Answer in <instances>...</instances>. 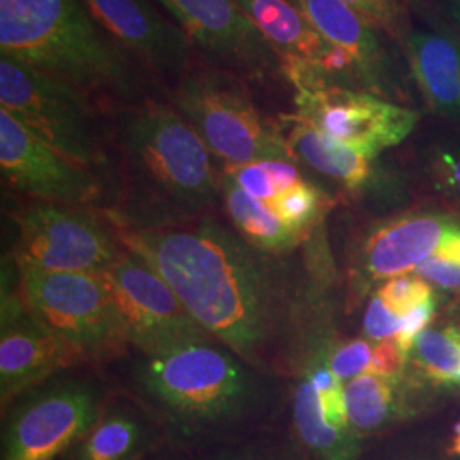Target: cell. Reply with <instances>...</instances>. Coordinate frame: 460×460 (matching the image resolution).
I'll list each match as a JSON object with an SVG mask.
<instances>
[{
  "label": "cell",
  "mask_w": 460,
  "mask_h": 460,
  "mask_svg": "<svg viewBox=\"0 0 460 460\" xmlns=\"http://www.w3.org/2000/svg\"><path fill=\"white\" fill-rule=\"evenodd\" d=\"M0 171L4 182L34 201L93 207L102 184L91 167L77 164L0 110Z\"/></svg>",
  "instance_id": "cell-14"
},
{
  "label": "cell",
  "mask_w": 460,
  "mask_h": 460,
  "mask_svg": "<svg viewBox=\"0 0 460 460\" xmlns=\"http://www.w3.org/2000/svg\"><path fill=\"white\" fill-rule=\"evenodd\" d=\"M401 326V315L397 314L380 298L378 294H374L363 317V332L372 341H384L394 338Z\"/></svg>",
  "instance_id": "cell-32"
},
{
  "label": "cell",
  "mask_w": 460,
  "mask_h": 460,
  "mask_svg": "<svg viewBox=\"0 0 460 460\" xmlns=\"http://www.w3.org/2000/svg\"><path fill=\"white\" fill-rule=\"evenodd\" d=\"M377 294L397 315L402 317L420 304L429 300L433 296V290L427 279L412 273L385 279Z\"/></svg>",
  "instance_id": "cell-29"
},
{
  "label": "cell",
  "mask_w": 460,
  "mask_h": 460,
  "mask_svg": "<svg viewBox=\"0 0 460 460\" xmlns=\"http://www.w3.org/2000/svg\"><path fill=\"white\" fill-rule=\"evenodd\" d=\"M445 5L448 11V16L460 30V0H445Z\"/></svg>",
  "instance_id": "cell-38"
},
{
  "label": "cell",
  "mask_w": 460,
  "mask_h": 460,
  "mask_svg": "<svg viewBox=\"0 0 460 460\" xmlns=\"http://www.w3.org/2000/svg\"><path fill=\"white\" fill-rule=\"evenodd\" d=\"M433 256H438V258H444V260H448L452 263L460 264V229L454 232Z\"/></svg>",
  "instance_id": "cell-37"
},
{
  "label": "cell",
  "mask_w": 460,
  "mask_h": 460,
  "mask_svg": "<svg viewBox=\"0 0 460 460\" xmlns=\"http://www.w3.org/2000/svg\"><path fill=\"white\" fill-rule=\"evenodd\" d=\"M0 51L87 94L133 101L138 75L81 0H0Z\"/></svg>",
  "instance_id": "cell-4"
},
{
  "label": "cell",
  "mask_w": 460,
  "mask_h": 460,
  "mask_svg": "<svg viewBox=\"0 0 460 460\" xmlns=\"http://www.w3.org/2000/svg\"><path fill=\"white\" fill-rule=\"evenodd\" d=\"M87 13L121 49H127L163 74H181L193 43L150 0H81Z\"/></svg>",
  "instance_id": "cell-17"
},
{
  "label": "cell",
  "mask_w": 460,
  "mask_h": 460,
  "mask_svg": "<svg viewBox=\"0 0 460 460\" xmlns=\"http://www.w3.org/2000/svg\"><path fill=\"white\" fill-rule=\"evenodd\" d=\"M13 218L17 271L104 273L125 252L113 224L85 207L34 201Z\"/></svg>",
  "instance_id": "cell-8"
},
{
  "label": "cell",
  "mask_w": 460,
  "mask_h": 460,
  "mask_svg": "<svg viewBox=\"0 0 460 460\" xmlns=\"http://www.w3.org/2000/svg\"><path fill=\"white\" fill-rule=\"evenodd\" d=\"M96 377H51L16 397L4 428L5 460H53L96 425L108 404Z\"/></svg>",
  "instance_id": "cell-9"
},
{
  "label": "cell",
  "mask_w": 460,
  "mask_h": 460,
  "mask_svg": "<svg viewBox=\"0 0 460 460\" xmlns=\"http://www.w3.org/2000/svg\"><path fill=\"white\" fill-rule=\"evenodd\" d=\"M345 395L349 425L360 437L393 427L412 412L401 378L365 372L346 384Z\"/></svg>",
  "instance_id": "cell-23"
},
{
  "label": "cell",
  "mask_w": 460,
  "mask_h": 460,
  "mask_svg": "<svg viewBox=\"0 0 460 460\" xmlns=\"http://www.w3.org/2000/svg\"><path fill=\"white\" fill-rule=\"evenodd\" d=\"M123 246L152 266L218 343L252 368L285 377L305 367L314 336L304 296L285 260L218 218L150 230H118Z\"/></svg>",
  "instance_id": "cell-1"
},
{
  "label": "cell",
  "mask_w": 460,
  "mask_h": 460,
  "mask_svg": "<svg viewBox=\"0 0 460 460\" xmlns=\"http://www.w3.org/2000/svg\"><path fill=\"white\" fill-rule=\"evenodd\" d=\"M294 102L296 116L370 161L402 144L420 123L416 110L363 89L296 91Z\"/></svg>",
  "instance_id": "cell-12"
},
{
  "label": "cell",
  "mask_w": 460,
  "mask_h": 460,
  "mask_svg": "<svg viewBox=\"0 0 460 460\" xmlns=\"http://www.w3.org/2000/svg\"><path fill=\"white\" fill-rule=\"evenodd\" d=\"M296 437L315 460H358L362 437L353 429L331 427L324 420L319 395L305 376L298 380L292 401Z\"/></svg>",
  "instance_id": "cell-22"
},
{
  "label": "cell",
  "mask_w": 460,
  "mask_h": 460,
  "mask_svg": "<svg viewBox=\"0 0 460 460\" xmlns=\"http://www.w3.org/2000/svg\"><path fill=\"white\" fill-rule=\"evenodd\" d=\"M17 288L34 319L81 365L108 362L128 351L102 273L17 271Z\"/></svg>",
  "instance_id": "cell-6"
},
{
  "label": "cell",
  "mask_w": 460,
  "mask_h": 460,
  "mask_svg": "<svg viewBox=\"0 0 460 460\" xmlns=\"http://www.w3.org/2000/svg\"><path fill=\"white\" fill-rule=\"evenodd\" d=\"M171 101L226 167L275 159L296 161L279 121L261 115L243 79L230 72L218 68L188 72L174 87Z\"/></svg>",
  "instance_id": "cell-5"
},
{
  "label": "cell",
  "mask_w": 460,
  "mask_h": 460,
  "mask_svg": "<svg viewBox=\"0 0 460 460\" xmlns=\"http://www.w3.org/2000/svg\"><path fill=\"white\" fill-rule=\"evenodd\" d=\"M190 41L249 83L285 79L279 57L237 0H155Z\"/></svg>",
  "instance_id": "cell-11"
},
{
  "label": "cell",
  "mask_w": 460,
  "mask_h": 460,
  "mask_svg": "<svg viewBox=\"0 0 460 460\" xmlns=\"http://www.w3.org/2000/svg\"><path fill=\"white\" fill-rule=\"evenodd\" d=\"M279 377L263 374L217 340L133 363L130 387L144 408L182 437L243 425L266 411Z\"/></svg>",
  "instance_id": "cell-3"
},
{
  "label": "cell",
  "mask_w": 460,
  "mask_h": 460,
  "mask_svg": "<svg viewBox=\"0 0 460 460\" xmlns=\"http://www.w3.org/2000/svg\"><path fill=\"white\" fill-rule=\"evenodd\" d=\"M102 275L115 300L127 341L140 355H163L215 340L188 313L169 283L127 247Z\"/></svg>",
  "instance_id": "cell-10"
},
{
  "label": "cell",
  "mask_w": 460,
  "mask_h": 460,
  "mask_svg": "<svg viewBox=\"0 0 460 460\" xmlns=\"http://www.w3.org/2000/svg\"><path fill=\"white\" fill-rule=\"evenodd\" d=\"M331 45L357 66L363 89L389 101H408L410 89L389 40L341 0H290Z\"/></svg>",
  "instance_id": "cell-16"
},
{
  "label": "cell",
  "mask_w": 460,
  "mask_h": 460,
  "mask_svg": "<svg viewBox=\"0 0 460 460\" xmlns=\"http://www.w3.org/2000/svg\"><path fill=\"white\" fill-rule=\"evenodd\" d=\"M224 172L249 197L261 199L264 203H270L273 198L279 195L277 186H275L264 161L226 167Z\"/></svg>",
  "instance_id": "cell-31"
},
{
  "label": "cell",
  "mask_w": 460,
  "mask_h": 460,
  "mask_svg": "<svg viewBox=\"0 0 460 460\" xmlns=\"http://www.w3.org/2000/svg\"><path fill=\"white\" fill-rule=\"evenodd\" d=\"M425 171L444 197L460 205V144L448 138L431 144L425 152Z\"/></svg>",
  "instance_id": "cell-27"
},
{
  "label": "cell",
  "mask_w": 460,
  "mask_h": 460,
  "mask_svg": "<svg viewBox=\"0 0 460 460\" xmlns=\"http://www.w3.org/2000/svg\"><path fill=\"white\" fill-rule=\"evenodd\" d=\"M448 454L460 457V421L454 428V435H452V442H450V447H448Z\"/></svg>",
  "instance_id": "cell-39"
},
{
  "label": "cell",
  "mask_w": 460,
  "mask_h": 460,
  "mask_svg": "<svg viewBox=\"0 0 460 460\" xmlns=\"http://www.w3.org/2000/svg\"><path fill=\"white\" fill-rule=\"evenodd\" d=\"M412 273L444 290L460 292V264L438 256H429Z\"/></svg>",
  "instance_id": "cell-35"
},
{
  "label": "cell",
  "mask_w": 460,
  "mask_h": 460,
  "mask_svg": "<svg viewBox=\"0 0 460 460\" xmlns=\"http://www.w3.org/2000/svg\"><path fill=\"white\" fill-rule=\"evenodd\" d=\"M355 13L365 17L372 26H376L382 33L393 41L402 43L404 36L410 30L406 21L404 7L399 0H341Z\"/></svg>",
  "instance_id": "cell-28"
},
{
  "label": "cell",
  "mask_w": 460,
  "mask_h": 460,
  "mask_svg": "<svg viewBox=\"0 0 460 460\" xmlns=\"http://www.w3.org/2000/svg\"><path fill=\"white\" fill-rule=\"evenodd\" d=\"M81 362L36 319L11 279L2 281L0 397L5 408L38 384Z\"/></svg>",
  "instance_id": "cell-15"
},
{
  "label": "cell",
  "mask_w": 460,
  "mask_h": 460,
  "mask_svg": "<svg viewBox=\"0 0 460 460\" xmlns=\"http://www.w3.org/2000/svg\"><path fill=\"white\" fill-rule=\"evenodd\" d=\"M237 2L277 53L283 77L296 93L363 89L353 60L317 33L290 0Z\"/></svg>",
  "instance_id": "cell-13"
},
{
  "label": "cell",
  "mask_w": 460,
  "mask_h": 460,
  "mask_svg": "<svg viewBox=\"0 0 460 460\" xmlns=\"http://www.w3.org/2000/svg\"><path fill=\"white\" fill-rule=\"evenodd\" d=\"M410 355L429 380L460 385V326L423 331Z\"/></svg>",
  "instance_id": "cell-25"
},
{
  "label": "cell",
  "mask_w": 460,
  "mask_h": 460,
  "mask_svg": "<svg viewBox=\"0 0 460 460\" xmlns=\"http://www.w3.org/2000/svg\"><path fill=\"white\" fill-rule=\"evenodd\" d=\"M118 230L164 229L212 217L222 203V174L210 150L174 108L146 102L116 127Z\"/></svg>",
  "instance_id": "cell-2"
},
{
  "label": "cell",
  "mask_w": 460,
  "mask_h": 460,
  "mask_svg": "<svg viewBox=\"0 0 460 460\" xmlns=\"http://www.w3.org/2000/svg\"><path fill=\"white\" fill-rule=\"evenodd\" d=\"M406 353L397 346L394 338L378 341L374 348V357L368 372L385 378H401L404 372Z\"/></svg>",
  "instance_id": "cell-34"
},
{
  "label": "cell",
  "mask_w": 460,
  "mask_h": 460,
  "mask_svg": "<svg viewBox=\"0 0 460 460\" xmlns=\"http://www.w3.org/2000/svg\"><path fill=\"white\" fill-rule=\"evenodd\" d=\"M193 460H285L279 457V454L264 448V447H256V445H246L239 448H230L224 450L217 456H208L201 459Z\"/></svg>",
  "instance_id": "cell-36"
},
{
  "label": "cell",
  "mask_w": 460,
  "mask_h": 460,
  "mask_svg": "<svg viewBox=\"0 0 460 460\" xmlns=\"http://www.w3.org/2000/svg\"><path fill=\"white\" fill-rule=\"evenodd\" d=\"M279 127L296 163L309 165L315 172L340 182L346 191L362 193L377 182L378 171L374 161L332 140L304 118L281 115Z\"/></svg>",
  "instance_id": "cell-20"
},
{
  "label": "cell",
  "mask_w": 460,
  "mask_h": 460,
  "mask_svg": "<svg viewBox=\"0 0 460 460\" xmlns=\"http://www.w3.org/2000/svg\"><path fill=\"white\" fill-rule=\"evenodd\" d=\"M374 357V348L367 340H346L343 343H329V370L341 382H349L368 372Z\"/></svg>",
  "instance_id": "cell-30"
},
{
  "label": "cell",
  "mask_w": 460,
  "mask_h": 460,
  "mask_svg": "<svg viewBox=\"0 0 460 460\" xmlns=\"http://www.w3.org/2000/svg\"><path fill=\"white\" fill-rule=\"evenodd\" d=\"M435 313H437V298L431 296L429 300L420 304L418 307H414L412 311L401 317V326L394 336V341L406 355L411 353L418 336L423 331H427L428 324L435 317Z\"/></svg>",
  "instance_id": "cell-33"
},
{
  "label": "cell",
  "mask_w": 460,
  "mask_h": 460,
  "mask_svg": "<svg viewBox=\"0 0 460 460\" xmlns=\"http://www.w3.org/2000/svg\"><path fill=\"white\" fill-rule=\"evenodd\" d=\"M459 229L456 218L442 214L402 215L382 222L363 241L360 277L374 283L408 275Z\"/></svg>",
  "instance_id": "cell-18"
},
{
  "label": "cell",
  "mask_w": 460,
  "mask_h": 460,
  "mask_svg": "<svg viewBox=\"0 0 460 460\" xmlns=\"http://www.w3.org/2000/svg\"><path fill=\"white\" fill-rule=\"evenodd\" d=\"M22 460H31V459H22Z\"/></svg>",
  "instance_id": "cell-40"
},
{
  "label": "cell",
  "mask_w": 460,
  "mask_h": 460,
  "mask_svg": "<svg viewBox=\"0 0 460 460\" xmlns=\"http://www.w3.org/2000/svg\"><path fill=\"white\" fill-rule=\"evenodd\" d=\"M142 408L127 401H108L96 425L66 450L70 460L144 459L150 427Z\"/></svg>",
  "instance_id": "cell-21"
},
{
  "label": "cell",
  "mask_w": 460,
  "mask_h": 460,
  "mask_svg": "<svg viewBox=\"0 0 460 460\" xmlns=\"http://www.w3.org/2000/svg\"><path fill=\"white\" fill-rule=\"evenodd\" d=\"M401 47L431 113L460 127V40L440 30L410 26Z\"/></svg>",
  "instance_id": "cell-19"
},
{
  "label": "cell",
  "mask_w": 460,
  "mask_h": 460,
  "mask_svg": "<svg viewBox=\"0 0 460 460\" xmlns=\"http://www.w3.org/2000/svg\"><path fill=\"white\" fill-rule=\"evenodd\" d=\"M222 203L230 226L252 246L287 254L307 239L285 226L268 203L244 193L226 172L222 174Z\"/></svg>",
  "instance_id": "cell-24"
},
{
  "label": "cell",
  "mask_w": 460,
  "mask_h": 460,
  "mask_svg": "<svg viewBox=\"0 0 460 460\" xmlns=\"http://www.w3.org/2000/svg\"><path fill=\"white\" fill-rule=\"evenodd\" d=\"M268 205L285 226L304 237H309V234L323 222L334 201L315 184L304 180L277 195Z\"/></svg>",
  "instance_id": "cell-26"
},
{
  "label": "cell",
  "mask_w": 460,
  "mask_h": 460,
  "mask_svg": "<svg viewBox=\"0 0 460 460\" xmlns=\"http://www.w3.org/2000/svg\"><path fill=\"white\" fill-rule=\"evenodd\" d=\"M0 110L66 159L85 167L108 164L102 125L83 89L0 57Z\"/></svg>",
  "instance_id": "cell-7"
}]
</instances>
